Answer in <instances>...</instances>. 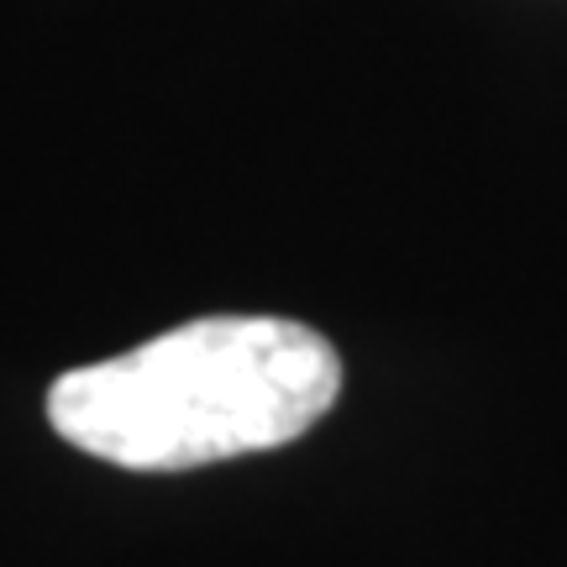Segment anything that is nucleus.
Segmentation results:
<instances>
[{"label":"nucleus","instance_id":"1","mask_svg":"<svg viewBox=\"0 0 567 567\" xmlns=\"http://www.w3.org/2000/svg\"><path fill=\"white\" fill-rule=\"evenodd\" d=\"M342 394V358L284 316H205L48 389L69 446L132 473H184L300 442Z\"/></svg>","mask_w":567,"mask_h":567}]
</instances>
